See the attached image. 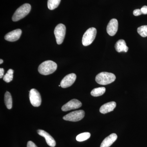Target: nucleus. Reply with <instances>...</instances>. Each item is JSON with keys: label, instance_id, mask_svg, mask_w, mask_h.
Returning <instances> with one entry per match:
<instances>
[{"label": "nucleus", "instance_id": "f257e3e1", "mask_svg": "<svg viewBox=\"0 0 147 147\" xmlns=\"http://www.w3.org/2000/svg\"><path fill=\"white\" fill-rule=\"evenodd\" d=\"M57 68V65L52 61H46L40 64L38 67V71L40 74L47 75L54 73Z\"/></svg>", "mask_w": 147, "mask_h": 147}, {"label": "nucleus", "instance_id": "f03ea898", "mask_svg": "<svg viewBox=\"0 0 147 147\" xmlns=\"http://www.w3.org/2000/svg\"><path fill=\"white\" fill-rule=\"evenodd\" d=\"M116 76L113 73L107 72H102L96 76V82L101 85H108L113 83L115 80Z\"/></svg>", "mask_w": 147, "mask_h": 147}, {"label": "nucleus", "instance_id": "7ed1b4c3", "mask_svg": "<svg viewBox=\"0 0 147 147\" xmlns=\"http://www.w3.org/2000/svg\"><path fill=\"white\" fill-rule=\"evenodd\" d=\"M31 9L30 5L25 3L16 9L12 17L13 21H17L26 17Z\"/></svg>", "mask_w": 147, "mask_h": 147}, {"label": "nucleus", "instance_id": "20e7f679", "mask_svg": "<svg viewBox=\"0 0 147 147\" xmlns=\"http://www.w3.org/2000/svg\"><path fill=\"white\" fill-rule=\"evenodd\" d=\"M96 29L94 28H91L85 32L82 38V44L85 46H88L93 42L96 36Z\"/></svg>", "mask_w": 147, "mask_h": 147}, {"label": "nucleus", "instance_id": "39448f33", "mask_svg": "<svg viewBox=\"0 0 147 147\" xmlns=\"http://www.w3.org/2000/svg\"><path fill=\"white\" fill-rule=\"evenodd\" d=\"M66 33V27L63 24H58L55 28V34L56 41L58 45H60L63 42Z\"/></svg>", "mask_w": 147, "mask_h": 147}, {"label": "nucleus", "instance_id": "423d86ee", "mask_svg": "<svg viewBox=\"0 0 147 147\" xmlns=\"http://www.w3.org/2000/svg\"><path fill=\"white\" fill-rule=\"evenodd\" d=\"M85 116V112L83 110H77L69 113L63 117V119L65 121L76 122L81 120Z\"/></svg>", "mask_w": 147, "mask_h": 147}, {"label": "nucleus", "instance_id": "0eeeda50", "mask_svg": "<svg viewBox=\"0 0 147 147\" xmlns=\"http://www.w3.org/2000/svg\"><path fill=\"white\" fill-rule=\"evenodd\" d=\"M29 98L31 103L35 107H39L41 105V98L39 92L35 89H32L30 91Z\"/></svg>", "mask_w": 147, "mask_h": 147}, {"label": "nucleus", "instance_id": "6e6552de", "mask_svg": "<svg viewBox=\"0 0 147 147\" xmlns=\"http://www.w3.org/2000/svg\"><path fill=\"white\" fill-rule=\"evenodd\" d=\"M82 106V103L76 99H72L64 105L61 108L63 111L66 112L71 110L78 109Z\"/></svg>", "mask_w": 147, "mask_h": 147}, {"label": "nucleus", "instance_id": "1a4fd4ad", "mask_svg": "<svg viewBox=\"0 0 147 147\" xmlns=\"http://www.w3.org/2000/svg\"><path fill=\"white\" fill-rule=\"evenodd\" d=\"M76 76L74 73H71L66 75L61 82V86L63 88L71 86L75 82Z\"/></svg>", "mask_w": 147, "mask_h": 147}, {"label": "nucleus", "instance_id": "9d476101", "mask_svg": "<svg viewBox=\"0 0 147 147\" xmlns=\"http://www.w3.org/2000/svg\"><path fill=\"white\" fill-rule=\"evenodd\" d=\"M118 29V22L115 18L110 20L107 27V32L110 36H114L116 34Z\"/></svg>", "mask_w": 147, "mask_h": 147}, {"label": "nucleus", "instance_id": "9b49d317", "mask_svg": "<svg viewBox=\"0 0 147 147\" xmlns=\"http://www.w3.org/2000/svg\"><path fill=\"white\" fill-rule=\"evenodd\" d=\"M21 34L22 31L21 29H16L7 34L5 36V39L7 41L14 42L19 39Z\"/></svg>", "mask_w": 147, "mask_h": 147}, {"label": "nucleus", "instance_id": "f8f14e48", "mask_svg": "<svg viewBox=\"0 0 147 147\" xmlns=\"http://www.w3.org/2000/svg\"><path fill=\"white\" fill-rule=\"evenodd\" d=\"M37 133L40 136L44 137L47 145L50 146L54 147L56 146V143L55 139L49 133L42 129H38Z\"/></svg>", "mask_w": 147, "mask_h": 147}, {"label": "nucleus", "instance_id": "ddd939ff", "mask_svg": "<svg viewBox=\"0 0 147 147\" xmlns=\"http://www.w3.org/2000/svg\"><path fill=\"white\" fill-rule=\"evenodd\" d=\"M117 139V136L115 133L110 134L106 137L102 141L100 147H109L114 143Z\"/></svg>", "mask_w": 147, "mask_h": 147}, {"label": "nucleus", "instance_id": "4468645a", "mask_svg": "<svg viewBox=\"0 0 147 147\" xmlns=\"http://www.w3.org/2000/svg\"><path fill=\"white\" fill-rule=\"evenodd\" d=\"M116 102L114 101L107 102L101 106L100 108V112L103 114L110 113L116 108Z\"/></svg>", "mask_w": 147, "mask_h": 147}, {"label": "nucleus", "instance_id": "2eb2a0df", "mask_svg": "<svg viewBox=\"0 0 147 147\" xmlns=\"http://www.w3.org/2000/svg\"><path fill=\"white\" fill-rule=\"evenodd\" d=\"M115 48L116 50L118 53L124 52L126 53L128 50V47L127 46L125 41L123 39H120L117 41Z\"/></svg>", "mask_w": 147, "mask_h": 147}, {"label": "nucleus", "instance_id": "dca6fc26", "mask_svg": "<svg viewBox=\"0 0 147 147\" xmlns=\"http://www.w3.org/2000/svg\"><path fill=\"white\" fill-rule=\"evenodd\" d=\"M5 103L7 108L11 109L12 107V100L11 95L9 92H6L5 94Z\"/></svg>", "mask_w": 147, "mask_h": 147}, {"label": "nucleus", "instance_id": "f3484780", "mask_svg": "<svg viewBox=\"0 0 147 147\" xmlns=\"http://www.w3.org/2000/svg\"><path fill=\"white\" fill-rule=\"evenodd\" d=\"M105 87H99L94 89L91 92V94L94 97L100 96L105 93Z\"/></svg>", "mask_w": 147, "mask_h": 147}, {"label": "nucleus", "instance_id": "a211bd4d", "mask_svg": "<svg viewBox=\"0 0 147 147\" xmlns=\"http://www.w3.org/2000/svg\"><path fill=\"white\" fill-rule=\"evenodd\" d=\"M61 0H48L47 7L50 10H54L57 8L60 3Z\"/></svg>", "mask_w": 147, "mask_h": 147}, {"label": "nucleus", "instance_id": "6ab92c4d", "mask_svg": "<svg viewBox=\"0 0 147 147\" xmlns=\"http://www.w3.org/2000/svg\"><path fill=\"white\" fill-rule=\"evenodd\" d=\"M90 136V133L89 132H84V133H81V134L77 135L76 137V140L79 142H84V141L89 139Z\"/></svg>", "mask_w": 147, "mask_h": 147}, {"label": "nucleus", "instance_id": "aec40b11", "mask_svg": "<svg viewBox=\"0 0 147 147\" xmlns=\"http://www.w3.org/2000/svg\"><path fill=\"white\" fill-rule=\"evenodd\" d=\"M13 69H9L7 73L3 76V79L7 83H9L13 80Z\"/></svg>", "mask_w": 147, "mask_h": 147}, {"label": "nucleus", "instance_id": "412c9836", "mask_svg": "<svg viewBox=\"0 0 147 147\" xmlns=\"http://www.w3.org/2000/svg\"><path fill=\"white\" fill-rule=\"evenodd\" d=\"M139 34L143 37L147 36V26H143L137 28Z\"/></svg>", "mask_w": 147, "mask_h": 147}, {"label": "nucleus", "instance_id": "4be33fe9", "mask_svg": "<svg viewBox=\"0 0 147 147\" xmlns=\"http://www.w3.org/2000/svg\"><path fill=\"white\" fill-rule=\"evenodd\" d=\"M142 14V11H141V9H135L133 11V14H134V16H138L141 15Z\"/></svg>", "mask_w": 147, "mask_h": 147}, {"label": "nucleus", "instance_id": "5701e85b", "mask_svg": "<svg viewBox=\"0 0 147 147\" xmlns=\"http://www.w3.org/2000/svg\"><path fill=\"white\" fill-rule=\"evenodd\" d=\"M141 11H142V14H147V6H144L141 9Z\"/></svg>", "mask_w": 147, "mask_h": 147}, {"label": "nucleus", "instance_id": "b1692460", "mask_svg": "<svg viewBox=\"0 0 147 147\" xmlns=\"http://www.w3.org/2000/svg\"><path fill=\"white\" fill-rule=\"evenodd\" d=\"M27 147H38L32 141H29L27 144Z\"/></svg>", "mask_w": 147, "mask_h": 147}, {"label": "nucleus", "instance_id": "393cba45", "mask_svg": "<svg viewBox=\"0 0 147 147\" xmlns=\"http://www.w3.org/2000/svg\"><path fill=\"white\" fill-rule=\"evenodd\" d=\"M4 73V70L3 68H0V78L1 79L3 77Z\"/></svg>", "mask_w": 147, "mask_h": 147}, {"label": "nucleus", "instance_id": "a878e982", "mask_svg": "<svg viewBox=\"0 0 147 147\" xmlns=\"http://www.w3.org/2000/svg\"><path fill=\"white\" fill-rule=\"evenodd\" d=\"M3 60L2 59H0V64H1L2 63H3Z\"/></svg>", "mask_w": 147, "mask_h": 147}, {"label": "nucleus", "instance_id": "bb28decb", "mask_svg": "<svg viewBox=\"0 0 147 147\" xmlns=\"http://www.w3.org/2000/svg\"><path fill=\"white\" fill-rule=\"evenodd\" d=\"M59 87H60L61 86V85H59Z\"/></svg>", "mask_w": 147, "mask_h": 147}]
</instances>
